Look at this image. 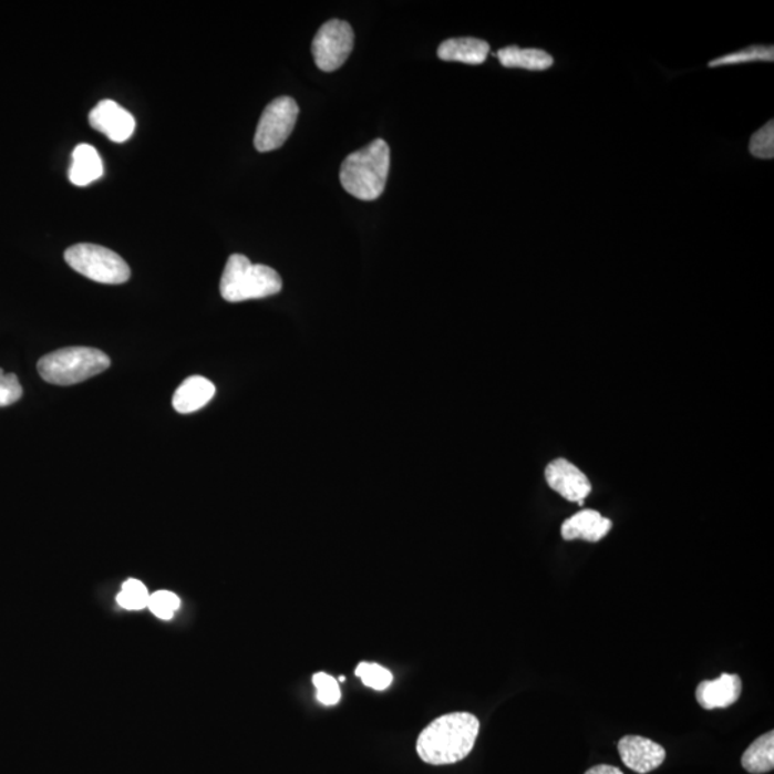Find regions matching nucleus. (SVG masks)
Wrapping results in <instances>:
<instances>
[{"mask_svg":"<svg viewBox=\"0 0 774 774\" xmlns=\"http://www.w3.org/2000/svg\"><path fill=\"white\" fill-rule=\"evenodd\" d=\"M111 367V359L99 349L65 348L55 350L38 362L43 381L71 386L96 376Z\"/></svg>","mask_w":774,"mask_h":774,"instance_id":"4","label":"nucleus"},{"mask_svg":"<svg viewBox=\"0 0 774 774\" xmlns=\"http://www.w3.org/2000/svg\"><path fill=\"white\" fill-rule=\"evenodd\" d=\"M545 479L549 488L561 495L569 503L584 505V499L591 494V482L588 481L586 474L571 462L567 460H555L545 469Z\"/></svg>","mask_w":774,"mask_h":774,"instance_id":"8","label":"nucleus"},{"mask_svg":"<svg viewBox=\"0 0 774 774\" xmlns=\"http://www.w3.org/2000/svg\"><path fill=\"white\" fill-rule=\"evenodd\" d=\"M774 50L773 47H752L749 50L740 51L737 53H730L719 60L709 63L710 68L722 66V65H734V63H744L752 61H773Z\"/></svg>","mask_w":774,"mask_h":774,"instance_id":"19","label":"nucleus"},{"mask_svg":"<svg viewBox=\"0 0 774 774\" xmlns=\"http://www.w3.org/2000/svg\"><path fill=\"white\" fill-rule=\"evenodd\" d=\"M505 68H523L528 71H545L554 65V58L543 50H523L519 47H506L496 53Z\"/></svg>","mask_w":774,"mask_h":774,"instance_id":"16","label":"nucleus"},{"mask_svg":"<svg viewBox=\"0 0 774 774\" xmlns=\"http://www.w3.org/2000/svg\"><path fill=\"white\" fill-rule=\"evenodd\" d=\"M612 528V523L594 509L581 510L563 524L561 535L566 541L584 539L588 543L601 541Z\"/></svg>","mask_w":774,"mask_h":774,"instance_id":"12","label":"nucleus"},{"mask_svg":"<svg viewBox=\"0 0 774 774\" xmlns=\"http://www.w3.org/2000/svg\"><path fill=\"white\" fill-rule=\"evenodd\" d=\"M281 287L283 281L271 267L252 265L246 256L233 255L223 271L220 291L228 303H241L280 293Z\"/></svg>","mask_w":774,"mask_h":774,"instance_id":"3","label":"nucleus"},{"mask_svg":"<svg viewBox=\"0 0 774 774\" xmlns=\"http://www.w3.org/2000/svg\"><path fill=\"white\" fill-rule=\"evenodd\" d=\"M147 607L158 618L168 620V618H172L174 612L178 610L179 600L173 592L158 591L153 594V596H149Z\"/></svg>","mask_w":774,"mask_h":774,"instance_id":"23","label":"nucleus"},{"mask_svg":"<svg viewBox=\"0 0 774 774\" xmlns=\"http://www.w3.org/2000/svg\"><path fill=\"white\" fill-rule=\"evenodd\" d=\"M391 169V148L383 140L352 153L340 167V183L353 197L374 202L382 196Z\"/></svg>","mask_w":774,"mask_h":774,"instance_id":"2","label":"nucleus"},{"mask_svg":"<svg viewBox=\"0 0 774 774\" xmlns=\"http://www.w3.org/2000/svg\"><path fill=\"white\" fill-rule=\"evenodd\" d=\"M313 684L318 690V700L324 705H336L342 699L338 680L326 673L313 675Z\"/></svg>","mask_w":774,"mask_h":774,"instance_id":"22","label":"nucleus"},{"mask_svg":"<svg viewBox=\"0 0 774 774\" xmlns=\"http://www.w3.org/2000/svg\"><path fill=\"white\" fill-rule=\"evenodd\" d=\"M357 675L363 681L364 685L378 691L386 690L393 681L391 671L374 663H360L357 669Z\"/></svg>","mask_w":774,"mask_h":774,"instance_id":"18","label":"nucleus"},{"mask_svg":"<svg viewBox=\"0 0 774 774\" xmlns=\"http://www.w3.org/2000/svg\"><path fill=\"white\" fill-rule=\"evenodd\" d=\"M622 763L632 772L646 774L659 768L665 761V750L659 743L641 736H626L618 743Z\"/></svg>","mask_w":774,"mask_h":774,"instance_id":"10","label":"nucleus"},{"mask_svg":"<svg viewBox=\"0 0 774 774\" xmlns=\"http://www.w3.org/2000/svg\"><path fill=\"white\" fill-rule=\"evenodd\" d=\"M586 774H625L620 768L615 766H608V764H600V766L591 767Z\"/></svg>","mask_w":774,"mask_h":774,"instance_id":"25","label":"nucleus"},{"mask_svg":"<svg viewBox=\"0 0 774 774\" xmlns=\"http://www.w3.org/2000/svg\"><path fill=\"white\" fill-rule=\"evenodd\" d=\"M354 47V32L349 22L332 19L316 33L311 43L316 65L323 72H334L344 65Z\"/></svg>","mask_w":774,"mask_h":774,"instance_id":"7","label":"nucleus"},{"mask_svg":"<svg viewBox=\"0 0 774 774\" xmlns=\"http://www.w3.org/2000/svg\"><path fill=\"white\" fill-rule=\"evenodd\" d=\"M90 124L114 143H125L134 134L135 118L115 101H101L90 114Z\"/></svg>","mask_w":774,"mask_h":774,"instance_id":"9","label":"nucleus"},{"mask_svg":"<svg viewBox=\"0 0 774 774\" xmlns=\"http://www.w3.org/2000/svg\"><path fill=\"white\" fill-rule=\"evenodd\" d=\"M489 43L476 38H454L442 42L437 56L446 62H462L467 65H481L489 55Z\"/></svg>","mask_w":774,"mask_h":774,"instance_id":"14","label":"nucleus"},{"mask_svg":"<svg viewBox=\"0 0 774 774\" xmlns=\"http://www.w3.org/2000/svg\"><path fill=\"white\" fill-rule=\"evenodd\" d=\"M216 394V386L208 379L192 376L179 384L173 396V406L178 413L188 415L207 405Z\"/></svg>","mask_w":774,"mask_h":774,"instance_id":"13","label":"nucleus"},{"mask_svg":"<svg viewBox=\"0 0 774 774\" xmlns=\"http://www.w3.org/2000/svg\"><path fill=\"white\" fill-rule=\"evenodd\" d=\"M104 174V165L96 151L90 144H80L72 153V164L70 168V179L78 187H85Z\"/></svg>","mask_w":774,"mask_h":774,"instance_id":"15","label":"nucleus"},{"mask_svg":"<svg viewBox=\"0 0 774 774\" xmlns=\"http://www.w3.org/2000/svg\"><path fill=\"white\" fill-rule=\"evenodd\" d=\"M753 157L772 159L774 157V123L768 121L763 128L754 133L749 145Z\"/></svg>","mask_w":774,"mask_h":774,"instance_id":"21","label":"nucleus"},{"mask_svg":"<svg viewBox=\"0 0 774 774\" xmlns=\"http://www.w3.org/2000/svg\"><path fill=\"white\" fill-rule=\"evenodd\" d=\"M22 386L17 374L0 369V407L11 406L22 398Z\"/></svg>","mask_w":774,"mask_h":774,"instance_id":"24","label":"nucleus"},{"mask_svg":"<svg viewBox=\"0 0 774 774\" xmlns=\"http://www.w3.org/2000/svg\"><path fill=\"white\" fill-rule=\"evenodd\" d=\"M149 594L138 579H128L118 596V602L128 610H141L148 606Z\"/></svg>","mask_w":774,"mask_h":774,"instance_id":"20","label":"nucleus"},{"mask_svg":"<svg viewBox=\"0 0 774 774\" xmlns=\"http://www.w3.org/2000/svg\"><path fill=\"white\" fill-rule=\"evenodd\" d=\"M743 767L752 774H763L774 767V733L768 732L754 740L742 757Z\"/></svg>","mask_w":774,"mask_h":774,"instance_id":"17","label":"nucleus"},{"mask_svg":"<svg viewBox=\"0 0 774 774\" xmlns=\"http://www.w3.org/2000/svg\"><path fill=\"white\" fill-rule=\"evenodd\" d=\"M479 729V720L474 714L460 712L442 715L419 734V757L433 766L464 761L474 750Z\"/></svg>","mask_w":774,"mask_h":774,"instance_id":"1","label":"nucleus"},{"mask_svg":"<svg viewBox=\"0 0 774 774\" xmlns=\"http://www.w3.org/2000/svg\"><path fill=\"white\" fill-rule=\"evenodd\" d=\"M299 112V105L290 96H280L270 102L257 125L255 147L258 153H270L283 147L293 133Z\"/></svg>","mask_w":774,"mask_h":774,"instance_id":"6","label":"nucleus"},{"mask_svg":"<svg viewBox=\"0 0 774 774\" xmlns=\"http://www.w3.org/2000/svg\"><path fill=\"white\" fill-rule=\"evenodd\" d=\"M65 260L80 275L101 285H123L131 270L123 257L110 248L96 245H76L68 248Z\"/></svg>","mask_w":774,"mask_h":774,"instance_id":"5","label":"nucleus"},{"mask_svg":"<svg viewBox=\"0 0 774 774\" xmlns=\"http://www.w3.org/2000/svg\"><path fill=\"white\" fill-rule=\"evenodd\" d=\"M742 680L736 674H722L718 680L703 681L695 691V699L705 710L727 709L742 694Z\"/></svg>","mask_w":774,"mask_h":774,"instance_id":"11","label":"nucleus"}]
</instances>
